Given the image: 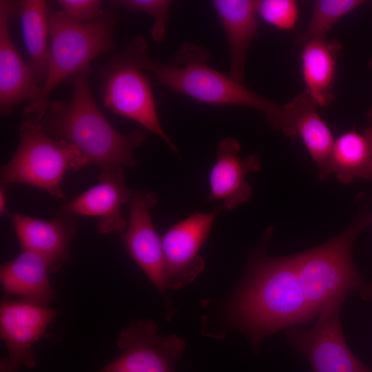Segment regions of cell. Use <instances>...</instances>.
I'll return each mask as SVG.
<instances>
[{
	"label": "cell",
	"mask_w": 372,
	"mask_h": 372,
	"mask_svg": "<svg viewBox=\"0 0 372 372\" xmlns=\"http://www.w3.org/2000/svg\"><path fill=\"white\" fill-rule=\"evenodd\" d=\"M372 225V212L364 207L349 227L330 240L293 254L307 304L316 318L324 304L338 293L355 292L372 299V285L355 267L352 249L358 235Z\"/></svg>",
	"instance_id": "5b68a950"
},
{
	"label": "cell",
	"mask_w": 372,
	"mask_h": 372,
	"mask_svg": "<svg viewBox=\"0 0 372 372\" xmlns=\"http://www.w3.org/2000/svg\"><path fill=\"white\" fill-rule=\"evenodd\" d=\"M134 192L124 183V167L101 170L98 184L63 205L61 211L74 216L99 218L96 229L102 234L124 232L128 225L121 209L129 204Z\"/></svg>",
	"instance_id": "4fadbf2b"
},
{
	"label": "cell",
	"mask_w": 372,
	"mask_h": 372,
	"mask_svg": "<svg viewBox=\"0 0 372 372\" xmlns=\"http://www.w3.org/2000/svg\"><path fill=\"white\" fill-rule=\"evenodd\" d=\"M48 10V3L43 0L20 1L17 10L24 43L30 58L29 65L41 88L47 78L49 64Z\"/></svg>",
	"instance_id": "7402d4cb"
},
{
	"label": "cell",
	"mask_w": 372,
	"mask_h": 372,
	"mask_svg": "<svg viewBox=\"0 0 372 372\" xmlns=\"http://www.w3.org/2000/svg\"><path fill=\"white\" fill-rule=\"evenodd\" d=\"M156 195L148 190L134 192L129 203L130 220L122 242L130 256L143 269L160 293L168 287L161 238L150 217Z\"/></svg>",
	"instance_id": "7c38bea8"
},
{
	"label": "cell",
	"mask_w": 372,
	"mask_h": 372,
	"mask_svg": "<svg viewBox=\"0 0 372 372\" xmlns=\"http://www.w3.org/2000/svg\"><path fill=\"white\" fill-rule=\"evenodd\" d=\"M55 271L43 256L23 250L17 258L1 265L0 280L8 295L48 305L56 298L49 280V274Z\"/></svg>",
	"instance_id": "d6986e66"
},
{
	"label": "cell",
	"mask_w": 372,
	"mask_h": 372,
	"mask_svg": "<svg viewBox=\"0 0 372 372\" xmlns=\"http://www.w3.org/2000/svg\"><path fill=\"white\" fill-rule=\"evenodd\" d=\"M110 4L124 8L131 13L145 12L154 19L151 35L156 42L164 41L166 28L169 18L172 1L167 0H119L111 1Z\"/></svg>",
	"instance_id": "cb8c5ba5"
},
{
	"label": "cell",
	"mask_w": 372,
	"mask_h": 372,
	"mask_svg": "<svg viewBox=\"0 0 372 372\" xmlns=\"http://www.w3.org/2000/svg\"><path fill=\"white\" fill-rule=\"evenodd\" d=\"M22 250L48 259L58 270L70 260V245L76 233L75 216L61 211L52 220L9 214Z\"/></svg>",
	"instance_id": "2e32d148"
},
{
	"label": "cell",
	"mask_w": 372,
	"mask_h": 372,
	"mask_svg": "<svg viewBox=\"0 0 372 372\" xmlns=\"http://www.w3.org/2000/svg\"><path fill=\"white\" fill-rule=\"evenodd\" d=\"M209 60L210 54L206 48L185 42L167 64L156 62L147 56L145 70L159 84L198 102L258 110L269 126L278 130L282 106L211 68Z\"/></svg>",
	"instance_id": "3957f363"
},
{
	"label": "cell",
	"mask_w": 372,
	"mask_h": 372,
	"mask_svg": "<svg viewBox=\"0 0 372 372\" xmlns=\"http://www.w3.org/2000/svg\"><path fill=\"white\" fill-rule=\"evenodd\" d=\"M148 44L137 36L125 49L113 54L101 70V96L113 114L127 117L163 139L174 152L177 149L161 126L145 70Z\"/></svg>",
	"instance_id": "8992f818"
},
{
	"label": "cell",
	"mask_w": 372,
	"mask_h": 372,
	"mask_svg": "<svg viewBox=\"0 0 372 372\" xmlns=\"http://www.w3.org/2000/svg\"><path fill=\"white\" fill-rule=\"evenodd\" d=\"M90 72L87 68L72 76L70 101L49 103L39 125L50 137L76 147L87 164L96 165L101 170L124 166L136 168L134 151L145 140V132L138 129L123 134L111 125L90 89Z\"/></svg>",
	"instance_id": "7a4b0ae2"
},
{
	"label": "cell",
	"mask_w": 372,
	"mask_h": 372,
	"mask_svg": "<svg viewBox=\"0 0 372 372\" xmlns=\"http://www.w3.org/2000/svg\"><path fill=\"white\" fill-rule=\"evenodd\" d=\"M57 3L68 17L79 22L94 21L105 11L99 0H59Z\"/></svg>",
	"instance_id": "484cf974"
},
{
	"label": "cell",
	"mask_w": 372,
	"mask_h": 372,
	"mask_svg": "<svg viewBox=\"0 0 372 372\" xmlns=\"http://www.w3.org/2000/svg\"><path fill=\"white\" fill-rule=\"evenodd\" d=\"M6 194L5 186L1 185L0 189V213L3 214L6 210Z\"/></svg>",
	"instance_id": "4316f807"
},
{
	"label": "cell",
	"mask_w": 372,
	"mask_h": 372,
	"mask_svg": "<svg viewBox=\"0 0 372 372\" xmlns=\"http://www.w3.org/2000/svg\"><path fill=\"white\" fill-rule=\"evenodd\" d=\"M345 293H338L319 311L314 324L307 329H287L289 344L309 360L311 372H372L347 345L342 333L340 311Z\"/></svg>",
	"instance_id": "ba28073f"
},
{
	"label": "cell",
	"mask_w": 372,
	"mask_h": 372,
	"mask_svg": "<svg viewBox=\"0 0 372 372\" xmlns=\"http://www.w3.org/2000/svg\"><path fill=\"white\" fill-rule=\"evenodd\" d=\"M362 0H318L306 28L296 36V42L302 46L306 42L327 38V32L342 17L363 3Z\"/></svg>",
	"instance_id": "603a6c76"
},
{
	"label": "cell",
	"mask_w": 372,
	"mask_h": 372,
	"mask_svg": "<svg viewBox=\"0 0 372 372\" xmlns=\"http://www.w3.org/2000/svg\"><path fill=\"white\" fill-rule=\"evenodd\" d=\"M115 8L110 5L101 17L90 22L74 21L61 10L49 14L48 75L38 102L25 107V121L39 123L50 103L48 96L56 86L90 68L91 61L99 55L116 48L114 29L118 17Z\"/></svg>",
	"instance_id": "277c9868"
},
{
	"label": "cell",
	"mask_w": 372,
	"mask_h": 372,
	"mask_svg": "<svg viewBox=\"0 0 372 372\" xmlns=\"http://www.w3.org/2000/svg\"><path fill=\"white\" fill-rule=\"evenodd\" d=\"M228 43L229 76L242 83L248 50L258 30V1L214 0L212 1Z\"/></svg>",
	"instance_id": "ac0fdd59"
},
{
	"label": "cell",
	"mask_w": 372,
	"mask_h": 372,
	"mask_svg": "<svg viewBox=\"0 0 372 372\" xmlns=\"http://www.w3.org/2000/svg\"><path fill=\"white\" fill-rule=\"evenodd\" d=\"M257 12L268 24L283 30H293L299 16L298 4L294 0L258 1Z\"/></svg>",
	"instance_id": "d4e9b609"
},
{
	"label": "cell",
	"mask_w": 372,
	"mask_h": 372,
	"mask_svg": "<svg viewBox=\"0 0 372 372\" xmlns=\"http://www.w3.org/2000/svg\"><path fill=\"white\" fill-rule=\"evenodd\" d=\"M301 67L305 92L319 107L334 99L333 90L338 53L342 48L337 39L310 40L302 46Z\"/></svg>",
	"instance_id": "44dd1931"
},
{
	"label": "cell",
	"mask_w": 372,
	"mask_h": 372,
	"mask_svg": "<svg viewBox=\"0 0 372 372\" xmlns=\"http://www.w3.org/2000/svg\"><path fill=\"white\" fill-rule=\"evenodd\" d=\"M222 205L209 213L195 212L172 226L161 238L168 287L178 289L192 282L204 269L198 254Z\"/></svg>",
	"instance_id": "8fae6325"
},
{
	"label": "cell",
	"mask_w": 372,
	"mask_h": 372,
	"mask_svg": "<svg viewBox=\"0 0 372 372\" xmlns=\"http://www.w3.org/2000/svg\"><path fill=\"white\" fill-rule=\"evenodd\" d=\"M333 175L342 183L355 178L372 180V125L362 132L351 130L340 134L334 143L320 180Z\"/></svg>",
	"instance_id": "ffe728a7"
},
{
	"label": "cell",
	"mask_w": 372,
	"mask_h": 372,
	"mask_svg": "<svg viewBox=\"0 0 372 372\" xmlns=\"http://www.w3.org/2000/svg\"><path fill=\"white\" fill-rule=\"evenodd\" d=\"M152 320H137L119 334L121 353L99 372H174V363L182 355L184 340L176 335L160 336Z\"/></svg>",
	"instance_id": "9c48e42d"
},
{
	"label": "cell",
	"mask_w": 372,
	"mask_h": 372,
	"mask_svg": "<svg viewBox=\"0 0 372 372\" xmlns=\"http://www.w3.org/2000/svg\"><path fill=\"white\" fill-rule=\"evenodd\" d=\"M229 313L232 324L258 347L267 335L315 318L305 301L293 256L258 252L251 261Z\"/></svg>",
	"instance_id": "6da1fadb"
},
{
	"label": "cell",
	"mask_w": 372,
	"mask_h": 372,
	"mask_svg": "<svg viewBox=\"0 0 372 372\" xmlns=\"http://www.w3.org/2000/svg\"><path fill=\"white\" fill-rule=\"evenodd\" d=\"M369 63L370 67L372 68V56H371ZM367 117H368V118H369V121L371 122V125H372V110H371L367 113Z\"/></svg>",
	"instance_id": "83f0119b"
},
{
	"label": "cell",
	"mask_w": 372,
	"mask_h": 372,
	"mask_svg": "<svg viewBox=\"0 0 372 372\" xmlns=\"http://www.w3.org/2000/svg\"><path fill=\"white\" fill-rule=\"evenodd\" d=\"M17 3L0 1V110L10 115L14 107L23 101L29 105L37 103L41 87L36 81L30 65L17 51L9 32V19L17 12Z\"/></svg>",
	"instance_id": "5bb4252c"
},
{
	"label": "cell",
	"mask_w": 372,
	"mask_h": 372,
	"mask_svg": "<svg viewBox=\"0 0 372 372\" xmlns=\"http://www.w3.org/2000/svg\"><path fill=\"white\" fill-rule=\"evenodd\" d=\"M318 105L305 92L296 95L282 106L278 130L287 137H300L318 167H325L334 138L327 124L320 116Z\"/></svg>",
	"instance_id": "e0dca14e"
},
{
	"label": "cell",
	"mask_w": 372,
	"mask_h": 372,
	"mask_svg": "<svg viewBox=\"0 0 372 372\" xmlns=\"http://www.w3.org/2000/svg\"><path fill=\"white\" fill-rule=\"evenodd\" d=\"M237 140L227 137L217 147V158L209 174L210 194L208 200H221L223 207L232 210L247 202L252 196V187L246 177L260 169V157L253 154L239 156Z\"/></svg>",
	"instance_id": "9a60e30c"
},
{
	"label": "cell",
	"mask_w": 372,
	"mask_h": 372,
	"mask_svg": "<svg viewBox=\"0 0 372 372\" xmlns=\"http://www.w3.org/2000/svg\"><path fill=\"white\" fill-rule=\"evenodd\" d=\"M59 311L48 304L27 299L4 300L0 306V335L8 357L1 362L0 372H20L21 366H35L34 343L42 337Z\"/></svg>",
	"instance_id": "30bf717a"
},
{
	"label": "cell",
	"mask_w": 372,
	"mask_h": 372,
	"mask_svg": "<svg viewBox=\"0 0 372 372\" xmlns=\"http://www.w3.org/2000/svg\"><path fill=\"white\" fill-rule=\"evenodd\" d=\"M86 165L73 145L50 137L39 123L24 121L20 126L17 148L1 168V185L25 184L62 199L65 194L61 182L66 172L76 171Z\"/></svg>",
	"instance_id": "52a82bcc"
}]
</instances>
